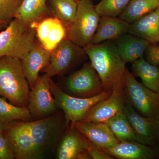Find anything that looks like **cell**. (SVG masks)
<instances>
[{
    "instance_id": "cell-14",
    "label": "cell",
    "mask_w": 159,
    "mask_h": 159,
    "mask_svg": "<svg viewBox=\"0 0 159 159\" xmlns=\"http://www.w3.org/2000/svg\"><path fill=\"white\" fill-rule=\"evenodd\" d=\"M126 103L125 89H115L108 98L92 106L82 121L105 122L116 114L123 111Z\"/></svg>"
},
{
    "instance_id": "cell-19",
    "label": "cell",
    "mask_w": 159,
    "mask_h": 159,
    "mask_svg": "<svg viewBox=\"0 0 159 159\" xmlns=\"http://www.w3.org/2000/svg\"><path fill=\"white\" fill-rule=\"evenodd\" d=\"M129 25L119 17H101L91 43L97 44L107 41H115L128 33Z\"/></svg>"
},
{
    "instance_id": "cell-12",
    "label": "cell",
    "mask_w": 159,
    "mask_h": 159,
    "mask_svg": "<svg viewBox=\"0 0 159 159\" xmlns=\"http://www.w3.org/2000/svg\"><path fill=\"white\" fill-rule=\"evenodd\" d=\"M123 112L132 128L136 141L153 146L159 139V121L141 116L127 102Z\"/></svg>"
},
{
    "instance_id": "cell-23",
    "label": "cell",
    "mask_w": 159,
    "mask_h": 159,
    "mask_svg": "<svg viewBox=\"0 0 159 159\" xmlns=\"http://www.w3.org/2000/svg\"><path fill=\"white\" fill-rule=\"evenodd\" d=\"M132 70L133 75L139 77L145 87L159 93V67L148 63L142 56L132 63Z\"/></svg>"
},
{
    "instance_id": "cell-3",
    "label": "cell",
    "mask_w": 159,
    "mask_h": 159,
    "mask_svg": "<svg viewBox=\"0 0 159 159\" xmlns=\"http://www.w3.org/2000/svg\"><path fill=\"white\" fill-rule=\"evenodd\" d=\"M25 123L32 137L38 159L50 158L55 153L60 139L66 128L63 112Z\"/></svg>"
},
{
    "instance_id": "cell-34",
    "label": "cell",
    "mask_w": 159,
    "mask_h": 159,
    "mask_svg": "<svg viewBox=\"0 0 159 159\" xmlns=\"http://www.w3.org/2000/svg\"><path fill=\"white\" fill-rule=\"evenodd\" d=\"M6 124L0 122V133L4 132L6 130Z\"/></svg>"
},
{
    "instance_id": "cell-37",
    "label": "cell",
    "mask_w": 159,
    "mask_h": 159,
    "mask_svg": "<svg viewBox=\"0 0 159 159\" xmlns=\"http://www.w3.org/2000/svg\"></svg>"
},
{
    "instance_id": "cell-9",
    "label": "cell",
    "mask_w": 159,
    "mask_h": 159,
    "mask_svg": "<svg viewBox=\"0 0 159 159\" xmlns=\"http://www.w3.org/2000/svg\"><path fill=\"white\" fill-rule=\"evenodd\" d=\"M65 86L69 95L79 98H90L104 91L100 77L91 62L84 64L69 76Z\"/></svg>"
},
{
    "instance_id": "cell-36",
    "label": "cell",
    "mask_w": 159,
    "mask_h": 159,
    "mask_svg": "<svg viewBox=\"0 0 159 159\" xmlns=\"http://www.w3.org/2000/svg\"></svg>"
},
{
    "instance_id": "cell-13",
    "label": "cell",
    "mask_w": 159,
    "mask_h": 159,
    "mask_svg": "<svg viewBox=\"0 0 159 159\" xmlns=\"http://www.w3.org/2000/svg\"><path fill=\"white\" fill-rule=\"evenodd\" d=\"M35 35L40 44L47 51L51 52L63 40L68 38L67 28L55 16L47 17L31 25Z\"/></svg>"
},
{
    "instance_id": "cell-35",
    "label": "cell",
    "mask_w": 159,
    "mask_h": 159,
    "mask_svg": "<svg viewBox=\"0 0 159 159\" xmlns=\"http://www.w3.org/2000/svg\"><path fill=\"white\" fill-rule=\"evenodd\" d=\"M74 1H77H77H78V0H74Z\"/></svg>"
},
{
    "instance_id": "cell-5",
    "label": "cell",
    "mask_w": 159,
    "mask_h": 159,
    "mask_svg": "<svg viewBox=\"0 0 159 159\" xmlns=\"http://www.w3.org/2000/svg\"><path fill=\"white\" fill-rule=\"evenodd\" d=\"M125 78L126 102L141 116L159 121V93L139 82L126 67Z\"/></svg>"
},
{
    "instance_id": "cell-11",
    "label": "cell",
    "mask_w": 159,
    "mask_h": 159,
    "mask_svg": "<svg viewBox=\"0 0 159 159\" xmlns=\"http://www.w3.org/2000/svg\"><path fill=\"white\" fill-rule=\"evenodd\" d=\"M57 159H91L88 139L72 124L67 125L55 150Z\"/></svg>"
},
{
    "instance_id": "cell-2",
    "label": "cell",
    "mask_w": 159,
    "mask_h": 159,
    "mask_svg": "<svg viewBox=\"0 0 159 159\" xmlns=\"http://www.w3.org/2000/svg\"><path fill=\"white\" fill-rule=\"evenodd\" d=\"M30 88L21 60L7 56L1 57L0 96L15 105L28 107Z\"/></svg>"
},
{
    "instance_id": "cell-31",
    "label": "cell",
    "mask_w": 159,
    "mask_h": 159,
    "mask_svg": "<svg viewBox=\"0 0 159 159\" xmlns=\"http://www.w3.org/2000/svg\"><path fill=\"white\" fill-rule=\"evenodd\" d=\"M144 54L147 62L152 65L159 66V42L149 43Z\"/></svg>"
},
{
    "instance_id": "cell-4",
    "label": "cell",
    "mask_w": 159,
    "mask_h": 159,
    "mask_svg": "<svg viewBox=\"0 0 159 159\" xmlns=\"http://www.w3.org/2000/svg\"><path fill=\"white\" fill-rule=\"evenodd\" d=\"M35 31L16 18L0 32V58L10 57L23 59L35 43Z\"/></svg>"
},
{
    "instance_id": "cell-27",
    "label": "cell",
    "mask_w": 159,
    "mask_h": 159,
    "mask_svg": "<svg viewBox=\"0 0 159 159\" xmlns=\"http://www.w3.org/2000/svg\"><path fill=\"white\" fill-rule=\"evenodd\" d=\"M52 12L68 28L74 21L77 8V1L74 0H51Z\"/></svg>"
},
{
    "instance_id": "cell-24",
    "label": "cell",
    "mask_w": 159,
    "mask_h": 159,
    "mask_svg": "<svg viewBox=\"0 0 159 159\" xmlns=\"http://www.w3.org/2000/svg\"><path fill=\"white\" fill-rule=\"evenodd\" d=\"M159 7V0H130L119 17L130 24Z\"/></svg>"
},
{
    "instance_id": "cell-22",
    "label": "cell",
    "mask_w": 159,
    "mask_h": 159,
    "mask_svg": "<svg viewBox=\"0 0 159 159\" xmlns=\"http://www.w3.org/2000/svg\"><path fill=\"white\" fill-rule=\"evenodd\" d=\"M48 12L46 0H23L14 18L31 27L48 17Z\"/></svg>"
},
{
    "instance_id": "cell-33",
    "label": "cell",
    "mask_w": 159,
    "mask_h": 159,
    "mask_svg": "<svg viewBox=\"0 0 159 159\" xmlns=\"http://www.w3.org/2000/svg\"><path fill=\"white\" fill-rule=\"evenodd\" d=\"M9 21H1L0 20V30L5 28L6 26L9 24Z\"/></svg>"
},
{
    "instance_id": "cell-10",
    "label": "cell",
    "mask_w": 159,
    "mask_h": 159,
    "mask_svg": "<svg viewBox=\"0 0 159 159\" xmlns=\"http://www.w3.org/2000/svg\"><path fill=\"white\" fill-rule=\"evenodd\" d=\"M69 38L63 40L51 52L48 65L42 71L50 77L64 74L84 53L83 49Z\"/></svg>"
},
{
    "instance_id": "cell-15",
    "label": "cell",
    "mask_w": 159,
    "mask_h": 159,
    "mask_svg": "<svg viewBox=\"0 0 159 159\" xmlns=\"http://www.w3.org/2000/svg\"><path fill=\"white\" fill-rule=\"evenodd\" d=\"M11 142L16 159H38L32 137L25 122L6 124L4 132Z\"/></svg>"
},
{
    "instance_id": "cell-26",
    "label": "cell",
    "mask_w": 159,
    "mask_h": 159,
    "mask_svg": "<svg viewBox=\"0 0 159 159\" xmlns=\"http://www.w3.org/2000/svg\"><path fill=\"white\" fill-rule=\"evenodd\" d=\"M120 142L136 141L132 128L123 111L105 122Z\"/></svg>"
},
{
    "instance_id": "cell-25",
    "label": "cell",
    "mask_w": 159,
    "mask_h": 159,
    "mask_svg": "<svg viewBox=\"0 0 159 159\" xmlns=\"http://www.w3.org/2000/svg\"><path fill=\"white\" fill-rule=\"evenodd\" d=\"M32 116L28 107H20L0 97V122L7 124L16 121H32Z\"/></svg>"
},
{
    "instance_id": "cell-28",
    "label": "cell",
    "mask_w": 159,
    "mask_h": 159,
    "mask_svg": "<svg viewBox=\"0 0 159 159\" xmlns=\"http://www.w3.org/2000/svg\"><path fill=\"white\" fill-rule=\"evenodd\" d=\"M130 0H101L95 6L100 17H117L120 16Z\"/></svg>"
},
{
    "instance_id": "cell-30",
    "label": "cell",
    "mask_w": 159,
    "mask_h": 159,
    "mask_svg": "<svg viewBox=\"0 0 159 159\" xmlns=\"http://www.w3.org/2000/svg\"><path fill=\"white\" fill-rule=\"evenodd\" d=\"M15 158L13 147L5 132L0 133V159Z\"/></svg>"
},
{
    "instance_id": "cell-20",
    "label": "cell",
    "mask_w": 159,
    "mask_h": 159,
    "mask_svg": "<svg viewBox=\"0 0 159 159\" xmlns=\"http://www.w3.org/2000/svg\"><path fill=\"white\" fill-rule=\"evenodd\" d=\"M118 53L125 64L133 63L144 56L149 43L147 40L127 33L115 41Z\"/></svg>"
},
{
    "instance_id": "cell-1",
    "label": "cell",
    "mask_w": 159,
    "mask_h": 159,
    "mask_svg": "<svg viewBox=\"0 0 159 159\" xmlns=\"http://www.w3.org/2000/svg\"><path fill=\"white\" fill-rule=\"evenodd\" d=\"M83 49L99 75L104 91L125 89L126 66L118 53L115 41L90 43Z\"/></svg>"
},
{
    "instance_id": "cell-7",
    "label": "cell",
    "mask_w": 159,
    "mask_h": 159,
    "mask_svg": "<svg viewBox=\"0 0 159 159\" xmlns=\"http://www.w3.org/2000/svg\"><path fill=\"white\" fill-rule=\"evenodd\" d=\"M76 17L68 28V37L83 48L91 43L99 25L100 17L92 0H78Z\"/></svg>"
},
{
    "instance_id": "cell-18",
    "label": "cell",
    "mask_w": 159,
    "mask_h": 159,
    "mask_svg": "<svg viewBox=\"0 0 159 159\" xmlns=\"http://www.w3.org/2000/svg\"><path fill=\"white\" fill-rule=\"evenodd\" d=\"M119 159H153L159 157V149L137 141L119 142L111 148L102 150Z\"/></svg>"
},
{
    "instance_id": "cell-6",
    "label": "cell",
    "mask_w": 159,
    "mask_h": 159,
    "mask_svg": "<svg viewBox=\"0 0 159 159\" xmlns=\"http://www.w3.org/2000/svg\"><path fill=\"white\" fill-rule=\"evenodd\" d=\"M51 93L59 109L63 112L67 125L83 120L92 106L97 102L108 98L112 92L104 91L90 98H79L67 93L50 79Z\"/></svg>"
},
{
    "instance_id": "cell-29",
    "label": "cell",
    "mask_w": 159,
    "mask_h": 159,
    "mask_svg": "<svg viewBox=\"0 0 159 159\" xmlns=\"http://www.w3.org/2000/svg\"><path fill=\"white\" fill-rule=\"evenodd\" d=\"M23 0H0V20L9 21L14 18Z\"/></svg>"
},
{
    "instance_id": "cell-17",
    "label": "cell",
    "mask_w": 159,
    "mask_h": 159,
    "mask_svg": "<svg viewBox=\"0 0 159 159\" xmlns=\"http://www.w3.org/2000/svg\"><path fill=\"white\" fill-rule=\"evenodd\" d=\"M50 57L51 52L36 41L30 51L21 60L24 74L31 89L38 79L40 72L48 65Z\"/></svg>"
},
{
    "instance_id": "cell-8",
    "label": "cell",
    "mask_w": 159,
    "mask_h": 159,
    "mask_svg": "<svg viewBox=\"0 0 159 159\" xmlns=\"http://www.w3.org/2000/svg\"><path fill=\"white\" fill-rule=\"evenodd\" d=\"M51 78L46 74L39 76L30 91L28 108L34 121L45 119L59 112L50 88Z\"/></svg>"
},
{
    "instance_id": "cell-16",
    "label": "cell",
    "mask_w": 159,
    "mask_h": 159,
    "mask_svg": "<svg viewBox=\"0 0 159 159\" xmlns=\"http://www.w3.org/2000/svg\"><path fill=\"white\" fill-rule=\"evenodd\" d=\"M70 124L102 150L113 147L120 142L105 122L81 121Z\"/></svg>"
},
{
    "instance_id": "cell-21",
    "label": "cell",
    "mask_w": 159,
    "mask_h": 159,
    "mask_svg": "<svg viewBox=\"0 0 159 159\" xmlns=\"http://www.w3.org/2000/svg\"><path fill=\"white\" fill-rule=\"evenodd\" d=\"M128 33L150 43L159 42V7L130 24Z\"/></svg>"
},
{
    "instance_id": "cell-32",
    "label": "cell",
    "mask_w": 159,
    "mask_h": 159,
    "mask_svg": "<svg viewBox=\"0 0 159 159\" xmlns=\"http://www.w3.org/2000/svg\"><path fill=\"white\" fill-rule=\"evenodd\" d=\"M88 151L93 159H112L114 157L97 147L88 139Z\"/></svg>"
}]
</instances>
